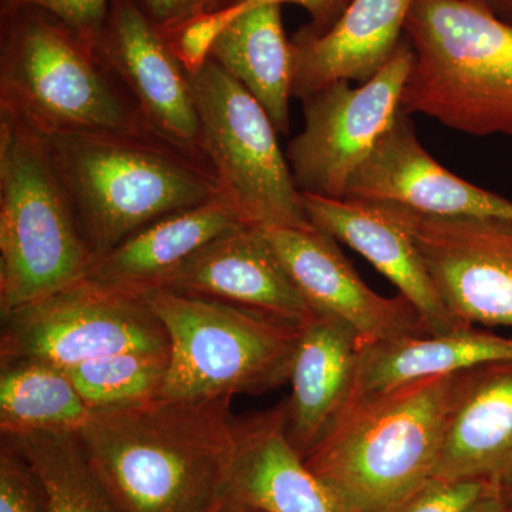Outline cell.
<instances>
[{
    "label": "cell",
    "instance_id": "obj_1",
    "mask_svg": "<svg viewBox=\"0 0 512 512\" xmlns=\"http://www.w3.org/2000/svg\"><path fill=\"white\" fill-rule=\"evenodd\" d=\"M232 397L170 399L94 410L77 433L119 512H210L235 457Z\"/></svg>",
    "mask_w": 512,
    "mask_h": 512
},
{
    "label": "cell",
    "instance_id": "obj_2",
    "mask_svg": "<svg viewBox=\"0 0 512 512\" xmlns=\"http://www.w3.org/2000/svg\"><path fill=\"white\" fill-rule=\"evenodd\" d=\"M45 138L96 259L165 215L222 197L210 164L148 131Z\"/></svg>",
    "mask_w": 512,
    "mask_h": 512
},
{
    "label": "cell",
    "instance_id": "obj_3",
    "mask_svg": "<svg viewBox=\"0 0 512 512\" xmlns=\"http://www.w3.org/2000/svg\"><path fill=\"white\" fill-rule=\"evenodd\" d=\"M453 375L349 404L305 457L346 512L392 510L434 476Z\"/></svg>",
    "mask_w": 512,
    "mask_h": 512
},
{
    "label": "cell",
    "instance_id": "obj_4",
    "mask_svg": "<svg viewBox=\"0 0 512 512\" xmlns=\"http://www.w3.org/2000/svg\"><path fill=\"white\" fill-rule=\"evenodd\" d=\"M402 109L474 137L512 138V23L480 0H414Z\"/></svg>",
    "mask_w": 512,
    "mask_h": 512
},
{
    "label": "cell",
    "instance_id": "obj_5",
    "mask_svg": "<svg viewBox=\"0 0 512 512\" xmlns=\"http://www.w3.org/2000/svg\"><path fill=\"white\" fill-rule=\"evenodd\" d=\"M0 113L43 136L151 133L96 50L36 8L0 13Z\"/></svg>",
    "mask_w": 512,
    "mask_h": 512
},
{
    "label": "cell",
    "instance_id": "obj_6",
    "mask_svg": "<svg viewBox=\"0 0 512 512\" xmlns=\"http://www.w3.org/2000/svg\"><path fill=\"white\" fill-rule=\"evenodd\" d=\"M94 262L45 136L0 113V313L79 284Z\"/></svg>",
    "mask_w": 512,
    "mask_h": 512
},
{
    "label": "cell",
    "instance_id": "obj_7",
    "mask_svg": "<svg viewBox=\"0 0 512 512\" xmlns=\"http://www.w3.org/2000/svg\"><path fill=\"white\" fill-rule=\"evenodd\" d=\"M141 296L170 342L161 397L262 394L291 380L303 325L261 309L171 289Z\"/></svg>",
    "mask_w": 512,
    "mask_h": 512
},
{
    "label": "cell",
    "instance_id": "obj_8",
    "mask_svg": "<svg viewBox=\"0 0 512 512\" xmlns=\"http://www.w3.org/2000/svg\"><path fill=\"white\" fill-rule=\"evenodd\" d=\"M190 79L202 150L220 181L222 197L245 224L312 227L264 107L211 57Z\"/></svg>",
    "mask_w": 512,
    "mask_h": 512
},
{
    "label": "cell",
    "instance_id": "obj_9",
    "mask_svg": "<svg viewBox=\"0 0 512 512\" xmlns=\"http://www.w3.org/2000/svg\"><path fill=\"white\" fill-rule=\"evenodd\" d=\"M0 315V360H43L70 369L124 350L170 348L143 296L90 279Z\"/></svg>",
    "mask_w": 512,
    "mask_h": 512
},
{
    "label": "cell",
    "instance_id": "obj_10",
    "mask_svg": "<svg viewBox=\"0 0 512 512\" xmlns=\"http://www.w3.org/2000/svg\"><path fill=\"white\" fill-rule=\"evenodd\" d=\"M413 62V46L404 35L392 59L369 82L350 87L339 80L302 100L305 126L285 153L301 194L345 198L350 178L402 110Z\"/></svg>",
    "mask_w": 512,
    "mask_h": 512
},
{
    "label": "cell",
    "instance_id": "obj_11",
    "mask_svg": "<svg viewBox=\"0 0 512 512\" xmlns=\"http://www.w3.org/2000/svg\"><path fill=\"white\" fill-rule=\"evenodd\" d=\"M410 235L454 318L512 326V221L443 218L375 202Z\"/></svg>",
    "mask_w": 512,
    "mask_h": 512
},
{
    "label": "cell",
    "instance_id": "obj_12",
    "mask_svg": "<svg viewBox=\"0 0 512 512\" xmlns=\"http://www.w3.org/2000/svg\"><path fill=\"white\" fill-rule=\"evenodd\" d=\"M94 50L151 133L208 163L190 74L136 0H111Z\"/></svg>",
    "mask_w": 512,
    "mask_h": 512
},
{
    "label": "cell",
    "instance_id": "obj_13",
    "mask_svg": "<svg viewBox=\"0 0 512 512\" xmlns=\"http://www.w3.org/2000/svg\"><path fill=\"white\" fill-rule=\"evenodd\" d=\"M264 229L309 305L345 322L355 332L360 349L384 340L430 335L404 296L384 298L363 282L328 232L315 225Z\"/></svg>",
    "mask_w": 512,
    "mask_h": 512
},
{
    "label": "cell",
    "instance_id": "obj_14",
    "mask_svg": "<svg viewBox=\"0 0 512 512\" xmlns=\"http://www.w3.org/2000/svg\"><path fill=\"white\" fill-rule=\"evenodd\" d=\"M346 200L389 202L443 218L512 221V201L457 177L421 146L403 109L350 178Z\"/></svg>",
    "mask_w": 512,
    "mask_h": 512
},
{
    "label": "cell",
    "instance_id": "obj_15",
    "mask_svg": "<svg viewBox=\"0 0 512 512\" xmlns=\"http://www.w3.org/2000/svg\"><path fill=\"white\" fill-rule=\"evenodd\" d=\"M512 477V359L454 373L433 478L503 488Z\"/></svg>",
    "mask_w": 512,
    "mask_h": 512
},
{
    "label": "cell",
    "instance_id": "obj_16",
    "mask_svg": "<svg viewBox=\"0 0 512 512\" xmlns=\"http://www.w3.org/2000/svg\"><path fill=\"white\" fill-rule=\"evenodd\" d=\"M160 288L261 309L299 325L318 313L292 281L265 229L255 225L222 232Z\"/></svg>",
    "mask_w": 512,
    "mask_h": 512
},
{
    "label": "cell",
    "instance_id": "obj_17",
    "mask_svg": "<svg viewBox=\"0 0 512 512\" xmlns=\"http://www.w3.org/2000/svg\"><path fill=\"white\" fill-rule=\"evenodd\" d=\"M234 434L229 497L261 512H346L289 441L286 399L234 417Z\"/></svg>",
    "mask_w": 512,
    "mask_h": 512
},
{
    "label": "cell",
    "instance_id": "obj_18",
    "mask_svg": "<svg viewBox=\"0 0 512 512\" xmlns=\"http://www.w3.org/2000/svg\"><path fill=\"white\" fill-rule=\"evenodd\" d=\"M315 227L365 256L416 311L430 335L470 328L448 311L410 235L375 202L302 194Z\"/></svg>",
    "mask_w": 512,
    "mask_h": 512
},
{
    "label": "cell",
    "instance_id": "obj_19",
    "mask_svg": "<svg viewBox=\"0 0 512 512\" xmlns=\"http://www.w3.org/2000/svg\"><path fill=\"white\" fill-rule=\"evenodd\" d=\"M414 0H352L322 35L292 36V97L305 100L330 83L369 82L392 59Z\"/></svg>",
    "mask_w": 512,
    "mask_h": 512
},
{
    "label": "cell",
    "instance_id": "obj_20",
    "mask_svg": "<svg viewBox=\"0 0 512 512\" xmlns=\"http://www.w3.org/2000/svg\"><path fill=\"white\" fill-rule=\"evenodd\" d=\"M360 343L345 322L316 313L303 323L286 399V434L303 458L348 406Z\"/></svg>",
    "mask_w": 512,
    "mask_h": 512
},
{
    "label": "cell",
    "instance_id": "obj_21",
    "mask_svg": "<svg viewBox=\"0 0 512 512\" xmlns=\"http://www.w3.org/2000/svg\"><path fill=\"white\" fill-rule=\"evenodd\" d=\"M242 224L241 215L224 197L173 212L97 258L87 279L114 291L144 295L160 288L212 239Z\"/></svg>",
    "mask_w": 512,
    "mask_h": 512
},
{
    "label": "cell",
    "instance_id": "obj_22",
    "mask_svg": "<svg viewBox=\"0 0 512 512\" xmlns=\"http://www.w3.org/2000/svg\"><path fill=\"white\" fill-rule=\"evenodd\" d=\"M504 359H512V338L477 326L440 335L384 340L359 350L348 406L402 384L453 375L480 363Z\"/></svg>",
    "mask_w": 512,
    "mask_h": 512
},
{
    "label": "cell",
    "instance_id": "obj_23",
    "mask_svg": "<svg viewBox=\"0 0 512 512\" xmlns=\"http://www.w3.org/2000/svg\"><path fill=\"white\" fill-rule=\"evenodd\" d=\"M281 8L269 3L235 15L215 40L210 57L264 107L278 134L288 136L293 53Z\"/></svg>",
    "mask_w": 512,
    "mask_h": 512
},
{
    "label": "cell",
    "instance_id": "obj_24",
    "mask_svg": "<svg viewBox=\"0 0 512 512\" xmlns=\"http://www.w3.org/2000/svg\"><path fill=\"white\" fill-rule=\"evenodd\" d=\"M90 412L64 367L33 359L0 360L2 437L79 433Z\"/></svg>",
    "mask_w": 512,
    "mask_h": 512
},
{
    "label": "cell",
    "instance_id": "obj_25",
    "mask_svg": "<svg viewBox=\"0 0 512 512\" xmlns=\"http://www.w3.org/2000/svg\"><path fill=\"white\" fill-rule=\"evenodd\" d=\"M12 440L43 485L47 512H119L76 433H32Z\"/></svg>",
    "mask_w": 512,
    "mask_h": 512
},
{
    "label": "cell",
    "instance_id": "obj_26",
    "mask_svg": "<svg viewBox=\"0 0 512 512\" xmlns=\"http://www.w3.org/2000/svg\"><path fill=\"white\" fill-rule=\"evenodd\" d=\"M170 348L124 350L67 369L90 412L161 396Z\"/></svg>",
    "mask_w": 512,
    "mask_h": 512
},
{
    "label": "cell",
    "instance_id": "obj_27",
    "mask_svg": "<svg viewBox=\"0 0 512 512\" xmlns=\"http://www.w3.org/2000/svg\"><path fill=\"white\" fill-rule=\"evenodd\" d=\"M0 512H47L43 485L12 440L0 446Z\"/></svg>",
    "mask_w": 512,
    "mask_h": 512
},
{
    "label": "cell",
    "instance_id": "obj_28",
    "mask_svg": "<svg viewBox=\"0 0 512 512\" xmlns=\"http://www.w3.org/2000/svg\"><path fill=\"white\" fill-rule=\"evenodd\" d=\"M110 2L111 0H0V13L20 8L45 10L94 49L106 22Z\"/></svg>",
    "mask_w": 512,
    "mask_h": 512
},
{
    "label": "cell",
    "instance_id": "obj_29",
    "mask_svg": "<svg viewBox=\"0 0 512 512\" xmlns=\"http://www.w3.org/2000/svg\"><path fill=\"white\" fill-rule=\"evenodd\" d=\"M493 488L497 487L477 481L430 478L416 493L387 512H468Z\"/></svg>",
    "mask_w": 512,
    "mask_h": 512
},
{
    "label": "cell",
    "instance_id": "obj_30",
    "mask_svg": "<svg viewBox=\"0 0 512 512\" xmlns=\"http://www.w3.org/2000/svg\"><path fill=\"white\" fill-rule=\"evenodd\" d=\"M224 29L220 16L212 13L188 20L164 37L187 73L195 74L210 60L212 46Z\"/></svg>",
    "mask_w": 512,
    "mask_h": 512
},
{
    "label": "cell",
    "instance_id": "obj_31",
    "mask_svg": "<svg viewBox=\"0 0 512 512\" xmlns=\"http://www.w3.org/2000/svg\"><path fill=\"white\" fill-rule=\"evenodd\" d=\"M147 18L163 35L198 16L237 8L245 0H136Z\"/></svg>",
    "mask_w": 512,
    "mask_h": 512
},
{
    "label": "cell",
    "instance_id": "obj_32",
    "mask_svg": "<svg viewBox=\"0 0 512 512\" xmlns=\"http://www.w3.org/2000/svg\"><path fill=\"white\" fill-rule=\"evenodd\" d=\"M350 2H352V0H245V2L238 5L237 8L218 12V16H220L222 22L227 26L235 15L244 12V10L269 5V3H278V5L293 3V5H298L305 9L306 12H308L309 19H311L309 23H306L302 28L313 33V35H322V33L328 32V30L338 22V19L342 16V13L345 12L346 8H348Z\"/></svg>",
    "mask_w": 512,
    "mask_h": 512
},
{
    "label": "cell",
    "instance_id": "obj_33",
    "mask_svg": "<svg viewBox=\"0 0 512 512\" xmlns=\"http://www.w3.org/2000/svg\"><path fill=\"white\" fill-rule=\"evenodd\" d=\"M468 512H505L500 488L488 491Z\"/></svg>",
    "mask_w": 512,
    "mask_h": 512
},
{
    "label": "cell",
    "instance_id": "obj_34",
    "mask_svg": "<svg viewBox=\"0 0 512 512\" xmlns=\"http://www.w3.org/2000/svg\"><path fill=\"white\" fill-rule=\"evenodd\" d=\"M498 18L512 23V0H480Z\"/></svg>",
    "mask_w": 512,
    "mask_h": 512
},
{
    "label": "cell",
    "instance_id": "obj_35",
    "mask_svg": "<svg viewBox=\"0 0 512 512\" xmlns=\"http://www.w3.org/2000/svg\"><path fill=\"white\" fill-rule=\"evenodd\" d=\"M210 512H261L258 510H254V508L248 507V505L239 503V501L234 500V498L229 497V495L225 494L224 498L215 505L214 508Z\"/></svg>",
    "mask_w": 512,
    "mask_h": 512
},
{
    "label": "cell",
    "instance_id": "obj_36",
    "mask_svg": "<svg viewBox=\"0 0 512 512\" xmlns=\"http://www.w3.org/2000/svg\"><path fill=\"white\" fill-rule=\"evenodd\" d=\"M501 497H503L504 511L512 512V477L511 480L501 488Z\"/></svg>",
    "mask_w": 512,
    "mask_h": 512
}]
</instances>
